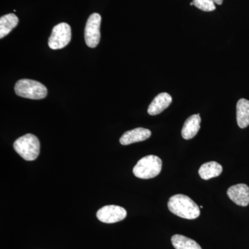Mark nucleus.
<instances>
[{"instance_id":"9","label":"nucleus","mask_w":249,"mask_h":249,"mask_svg":"<svg viewBox=\"0 0 249 249\" xmlns=\"http://www.w3.org/2000/svg\"><path fill=\"white\" fill-rule=\"evenodd\" d=\"M151 134L150 129L138 127L124 132L121 137L120 142L121 145H127L134 142H143L150 138Z\"/></svg>"},{"instance_id":"3","label":"nucleus","mask_w":249,"mask_h":249,"mask_svg":"<svg viewBox=\"0 0 249 249\" xmlns=\"http://www.w3.org/2000/svg\"><path fill=\"white\" fill-rule=\"evenodd\" d=\"M162 169V160L155 155H148L139 160L133 168L134 176L142 179H148L160 175Z\"/></svg>"},{"instance_id":"6","label":"nucleus","mask_w":249,"mask_h":249,"mask_svg":"<svg viewBox=\"0 0 249 249\" xmlns=\"http://www.w3.org/2000/svg\"><path fill=\"white\" fill-rule=\"evenodd\" d=\"M101 16L100 14H91L88 18L85 29V40L87 45L91 48L97 47L101 40Z\"/></svg>"},{"instance_id":"8","label":"nucleus","mask_w":249,"mask_h":249,"mask_svg":"<svg viewBox=\"0 0 249 249\" xmlns=\"http://www.w3.org/2000/svg\"><path fill=\"white\" fill-rule=\"evenodd\" d=\"M227 196L238 206H247L249 204V187L245 183L230 187L228 189Z\"/></svg>"},{"instance_id":"2","label":"nucleus","mask_w":249,"mask_h":249,"mask_svg":"<svg viewBox=\"0 0 249 249\" xmlns=\"http://www.w3.org/2000/svg\"><path fill=\"white\" fill-rule=\"evenodd\" d=\"M14 150L26 160H34L40 154V143L37 137L27 134L18 138L14 143Z\"/></svg>"},{"instance_id":"5","label":"nucleus","mask_w":249,"mask_h":249,"mask_svg":"<svg viewBox=\"0 0 249 249\" xmlns=\"http://www.w3.org/2000/svg\"><path fill=\"white\" fill-rule=\"evenodd\" d=\"M71 38V27L67 23L62 22L55 26L49 39V47L53 50L66 47Z\"/></svg>"},{"instance_id":"11","label":"nucleus","mask_w":249,"mask_h":249,"mask_svg":"<svg viewBox=\"0 0 249 249\" xmlns=\"http://www.w3.org/2000/svg\"><path fill=\"white\" fill-rule=\"evenodd\" d=\"M200 124L201 117L199 114L190 116L185 121L182 130H181V135H182L183 138L186 140L194 138L200 129Z\"/></svg>"},{"instance_id":"15","label":"nucleus","mask_w":249,"mask_h":249,"mask_svg":"<svg viewBox=\"0 0 249 249\" xmlns=\"http://www.w3.org/2000/svg\"><path fill=\"white\" fill-rule=\"evenodd\" d=\"M171 242L175 249H202L196 241L183 235H173Z\"/></svg>"},{"instance_id":"14","label":"nucleus","mask_w":249,"mask_h":249,"mask_svg":"<svg viewBox=\"0 0 249 249\" xmlns=\"http://www.w3.org/2000/svg\"><path fill=\"white\" fill-rule=\"evenodd\" d=\"M19 19L16 15L10 14L0 18V38H3L16 27Z\"/></svg>"},{"instance_id":"1","label":"nucleus","mask_w":249,"mask_h":249,"mask_svg":"<svg viewBox=\"0 0 249 249\" xmlns=\"http://www.w3.org/2000/svg\"><path fill=\"white\" fill-rule=\"evenodd\" d=\"M168 209L178 217L186 219H195L200 215V208L189 196L175 195L170 198Z\"/></svg>"},{"instance_id":"17","label":"nucleus","mask_w":249,"mask_h":249,"mask_svg":"<svg viewBox=\"0 0 249 249\" xmlns=\"http://www.w3.org/2000/svg\"><path fill=\"white\" fill-rule=\"evenodd\" d=\"M213 1H214V3H215V4H217L218 5L222 4L223 0H213Z\"/></svg>"},{"instance_id":"12","label":"nucleus","mask_w":249,"mask_h":249,"mask_svg":"<svg viewBox=\"0 0 249 249\" xmlns=\"http://www.w3.org/2000/svg\"><path fill=\"white\" fill-rule=\"evenodd\" d=\"M237 122L240 128L249 125V101L241 98L237 103Z\"/></svg>"},{"instance_id":"16","label":"nucleus","mask_w":249,"mask_h":249,"mask_svg":"<svg viewBox=\"0 0 249 249\" xmlns=\"http://www.w3.org/2000/svg\"><path fill=\"white\" fill-rule=\"evenodd\" d=\"M193 2L197 9L206 12L213 11L216 9L215 3L213 0H193Z\"/></svg>"},{"instance_id":"13","label":"nucleus","mask_w":249,"mask_h":249,"mask_svg":"<svg viewBox=\"0 0 249 249\" xmlns=\"http://www.w3.org/2000/svg\"><path fill=\"white\" fill-rule=\"evenodd\" d=\"M222 166L217 162L211 161L204 163L199 170V175L201 178L209 180L210 178L219 176L222 173Z\"/></svg>"},{"instance_id":"10","label":"nucleus","mask_w":249,"mask_h":249,"mask_svg":"<svg viewBox=\"0 0 249 249\" xmlns=\"http://www.w3.org/2000/svg\"><path fill=\"white\" fill-rule=\"evenodd\" d=\"M173 101V98L168 93H160L154 98L149 106L147 112L150 115L155 116L160 114L167 109Z\"/></svg>"},{"instance_id":"19","label":"nucleus","mask_w":249,"mask_h":249,"mask_svg":"<svg viewBox=\"0 0 249 249\" xmlns=\"http://www.w3.org/2000/svg\"><path fill=\"white\" fill-rule=\"evenodd\" d=\"M199 208H200V209H203V206H201L200 207H199Z\"/></svg>"},{"instance_id":"4","label":"nucleus","mask_w":249,"mask_h":249,"mask_svg":"<svg viewBox=\"0 0 249 249\" xmlns=\"http://www.w3.org/2000/svg\"><path fill=\"white\" fill-rule=\"evenodd\" d=\"M15 91L20 97L33 100H40L47 96V88L36 80L22 79L18 80L15 85Z\"/></svg>"},{"instance_id":"7","label":"nucleus","mask_w":249,"mask_h":249,"mask_svg":"<svg viewBox=\"0 0 249 249\" xmlns=\"http://www.w3.org/2000/svg\"><path fill=\"white\" fill-rule=\"evenodd\" d=\"M96 216L101 222L113 224L124 220L127 216V211L121 206L109 205L98 210Z\"/></svg>"},{"instance_id":"18","label":"nucleus","mask_w":249,"mask_h":249,"mask_svg":"<svg viewBox=\"0 0 249 249\" xmlns=\"http://www.w3.org/2000/svg\"><path fill=\"white\" fill-rule=\"evenodd\" d=\"M190 5H191V6H193L194 4H193V2H191V4H190Z\"/></svg>"}]
</instances>
